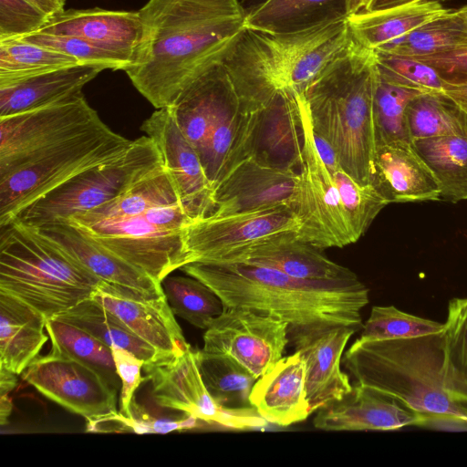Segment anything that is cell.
<instances>
[{
	"label": "cell",
	"instance_id": "52a82bcc",
	"mask_svg": "<svg viewBox=\"0 0 467 467\" xmlns=\"http://www.w3.org/2000/svg\"><path fill=\"white\" fill-rule=\"evenodd\" d=\"M132 140L104 122L56 144L0 179V227L79 172L124 153Z\"/></svg>",
	"mask_w": 467,
	"mask_h": 467
},
{
	"label": "cell",
	"instance_id": "e0dca14e",
	"mask_svg": "<svg viewBox=\"0 0 467 467\" xmlns=\"http://www.w3.org/2000/svg\"><path fill=\"white\" fill-rule=\"evenodd\" d=\"M140 130L157 145L185 213L193 220L213 211V187L199 154L180 130L170 108L157 109Z\"/></svg>",
	"mask_w": 467,
	"mask_h": 467
},
{
	"label": "cell",
	"instance_id": "4dcf8cb0",
	"mask_svg": "<svg viewBox=\"0 0 467 467\" xmlns=\"http://www.w3.org/2000/svg\"><path fill=\"white\" fill-rule=\"evenodd\" d=\"M174 203H181L178 192L170 173L161 165L112 201L66 221L88 226L142 215L150 208Z\"/></svg>",
	"mask_w": 467,
	"mask_h": 467
},
{
	"label": "cell",
	"instance_id": "9f6ffc18",
	"mask_svg": "<svg viewBox=\"0 0 467 467\" xmlns=\"http://www.w3.org/2000/svg\"><path fill=\"white\" fill-rule=\"evenodd\" d=\"M16 384V374L0 367V395L9 394Z\"/></svg>",
	"mask_w": 467,
	"mask_h": 467
},
{
	"label": "cell",
	"instance_id": "6f0895ef",
	"mask_svg": "<svg viewBox=\"0 0 467 467\" xmlns=\"http://www.w3.org/2000/svg\"><path fill=\"white\" fill-rule=\"evenodd\" d=\"M12 409L13 403L8 394L0 395V423L2 426L7 423Z\"/></svg>",
	"mask_w": 467,
	"mask_h": 467
},
{
	"label": "cell",
	"instance_id": "8d00e7d4",
	"mask_svg": "<svg viewBox=\"0 0 467 467\" xmlns=\"http://www.w3.org/2000/svg\"><path fill=\"white\" fill-rule=\"evenodd\" d=\"M412 141L442 136L467 137V114L442 92L421 93L406 109Z\"/></svg>",
	"mask_w": 467,
	"mask_h": 467
},
{
	"label": "cell",
	"instance_id": "681fc988",
	"mask_svg": "<svg viewBox=\"0 0 467 467\" xmlns=\"http://www.w3.org/2000/svg\"><path fill=\"white\" fill-rule=\"evenodd\" d=\"M417 59L435 68L444 79H467V46Z\"/></svg>",
	"mask_w": 467,
	"mask_h": 467
},
{
	"label": "cell",
	"instance_id": "ffe728a7",
	"mask_svg": "<svg viewBox=\"0 0 467 467\" xmlns=\"http://www.w3.org/2000/svg\"><path fill=\"white\" fill-rule=\"evenodd\" d=\"M358 329L341 326L288 334L306 366V391L311 414L351 391L348 374L341 370L342 355Z\"/></svg>",
	"mask_w": 467,
	"mask_h": 467
},
{
	"label": "cell",
	"instance_id": "d590c367",
	"mask_svg": "<svg viewBox=\"0 0 467 467\" xmlns=\"http://www.w3.org/2000/svg\"><path fill=\"white\" fill-rule=\"evenodd\" d=\"M466 46L467 18L460 9H450L384 48L375 51L418 58Z\"/></svg>",
	"mask_w": 467,
	"mask_h": 467
},
{
	"label": "cell",
	"instance_id": "836d02e7",
	"mask_svg": "<svg viewBox=\"0 0 467 467\" xmlns=\"http://www.w3.org/2000/svg\"><path fill=\"white\" fill-rule=\"evenodd\" d=\"M202 380L215 402L225 410H255L250 394L256 378L233 358L220 353L196 349Z\"/></svg>",
	"mask_w": 467,
	"mask_h": 467
},
{
	"label": "cell",
	"instance_id": "4fadbf2b",
	"mask_svg": "<svg viewBox=\"0 0 467 467\" xmlns=\"http://www.w3.org/2000/svg\"><path fill=\"white\" fill-rule=\"evenodd\" d=\"M288 327L261 311L224 306L205 330L202 349L233 358L258 379L283 358Z\"/></svg>",
	"mask_w": 467,
	"mask_h": 467
},
{
	"label": "cell",
	"instance_id": "60d3db41",
	"mask_svg": "<svg viewBox=\"0 0 467 467\" xmlns=\"http://www.w3.org/2000/svg\"><path fill=\"white\" fill-rule=\"evenodd\" d=\"M419 94L421 92L388 81L378 72L374 97L377 145L413 142L409 132L406 109L410 101Z\"/></svg>",
	"mask_w": 467,
	"mask_h": 467
},
{
	"label": "cell",
	"instance_id": "ac0fdd59",
	"mask_svg": "<svg viewBox=\"0 0 467 467\" xmlns=\"http://www.w3.org/2000/svg\"><path fill=\"white\" fill-rule=\"evenodd\" d=\"M299 182L294 170L266 165L253 156L235 164L213 189V211L225 215L277 206L293 208Z\"/></svg>",
	"mask_w": 467,
	"mask_h": 467
},
{
	"label": "cell",
	"instance_id": "ee69618b",
	"mask_svg": "<svg viewBox=\"0 0 467 467\" xmlns=\"http://www.w3.org/2000/svg\"><path fill=\"white\" fill-rule=\"evenodd\" d=\"M374 52L378 72L388 81L421 93L442 92L444 78L432 67L414 57Z\"/></svg>",
	"mask_w": 467,
	"mask_h": 467
},
{
	"label": "cell",
	"instance_id": "5b68a950",
	"mask_svg": "<svg viewBox=\"0 0 467 467\" xmlns=\"http://www.w3.org/2000/svg\"><path fill=\"white\" fill-rule=\"evenodd\" d=\"M350 41L348 20L292 34L245 27L221 62L242 106L257 109L280 91L303 94Z\"/></svg>",
	"mask_w": 467,
	"mask_h": 467
},
{
	"label": "cell",
	"instance_id": "94428289",
	"mask_svg": "<svg viewBox=\"0 0 467 467\" xmlns=\"http://www.w3.org/2000/svg\"><path fill=\"white\" fill-rule=\"evenodd\" d=\"M460 10L467 18V5L462 6V8H460Z\"/></svg>",
	"mask_w": 467,
	"mask_h": 467
},
{
	"label": "cell",
	"instance_id": "1f68e13d",
	"mask_svg": "<svg viewBox=\"0 0 467 467\" xmlns=\"http://www.w3.org/2000/svg\"><path fill=\"white\" fill-rule=\"evenodd\" d=\"M413 145L439 183L441 201L467 200V137L420 139Z\"/></svg>",
	"mask_w": 467,
	"mask_h": 467
},
{
	"label": "cell",
	"instance_id": "680465c9",
	"mask_svg": "<svg viewBox=\"0 0 467 467\" xmlns=\"http://www.w3.org/2000/svg\"><path fill=\"white\" fill-rule=\"evenodd\" d=\"M246 16L254 11L268 0H239Z\"/></svg>",
	"mask_w": 467,
	"mask_h": 467
},
{
	"label": "cell",
	"instance_id": "4316f807",
	"mask_svg": "<svg viewBox=\"0 0 467 467\" xmlns=\"http://www.w3.org/2000/svg\"><path fill=\"white\" fill-rule=\"evenodd\" d=\"M102 70L80 63L0 84V117L39 109L80 93Z\"/></svg>",
	"mask_w": 467,
	"mask_h": 467
},
{
	"label": "cell",
	"instance_id": "277c9868",
	"mask_svg": "<svg viewBox=\"0 0 467 467\" xmlns=\"http://www.w3.org/2000/svg\"><path fill=\"white\" fill-rule=\"evenodd\" d=\"M443 331L410 338L357 339L342 357V365L356 383L399 400L421 416L425 426L467 428V410L444 387Z\"/></svg>",
	"mask_w": 467,
	"mask_h": 467
},
{
	"label": "cell",
	"instance_id": "cb8c5ba5",
	"mask_svg": "<svg viewBox=\"0 0 467 467\" xmlns=\"http://www.w3.org/2000/svg\"><path fill=\"white\" fill-rule=\"evenodd\" d=\"M217 263L248 264L306 280L358 277L350 269L328 259L318 251V248L298 240L296 234L272 236L257 244L235 252Z\"/></svg>",
	"mask_w": 467,
	"mask_h": 467
},
{
	"label": "cell",
	"instance_id": "11a10c76",
	"mask_svg": "<svg viewBox=\"0 0 467 467\" xmlns=\"http://www.w3.org/2000/svg\"><path fill=\"white\" fill-rule=\"evenodd\" d=\"M36 7L39 8L50 18L62 13L65 10L66 0H26Z\"/></svg>",
	"mask_w": 467,
	"mask_h": 467
},
{
	"label": "cell",
	"instance_id": "d4e9b609",
	"mask_svg": "<svg viewBox=\"0 0 467 467\" xmlns=\"http://www.w3.org/2000/svg\"><path fill=\"white\" fill-rule=\"evenodd\" d=\"M250 401L267 423L286 427L310 414L306 391V366L299 351L280 358L258 378Z\"/></svg>",
	"mask_w": 467,
	"mask_h": 467
},
{
	"label": "cell",
	"instance_id": "9c48e42d",
	"mask_svg": "<svg viewBox=\"0 0 467 467\" xmlns=\"http://www.w3.org/2000/svg\"><path fill=\"white\" fill-rule=\"evenodd\" d=\"M101 122L82 92L39 109L0 117V179L47 149Z\"/></svg>",
	"mask_w": 467,
	"mask_h": 467
},
{
	"label": "cell",
	"instance_id": "6da1fadb",
	"mask_svg": "<svg viewBox=\"0 0 467 467\" xmlns=\"http://www.w3.org/2000/svg\"><path fill=\"white\" fill-rule=\"evenodd\" d=\"M139 13L141 39L124 71L156 109L171 107L246 27L239 0H149Z\"/></svg>",
	"mask_w": 467,
	"mask_h": 467
},
{
	"label": "cell",
	"instance_id": "816d5d0a",
	"mask_svg": "<svg viewBox=\"0 0 467 467\" xmlns=\"http://www.w3.org/2000/svg\"><path fill=\"white\" fill-rule=\"evenodd\" d=\"M442 93L467 114V79H444Z\"/></svg>",
	"mask_w": 467,
	"mask_h": 467
},
{
	"label": "cell",
	"instance_id": "e575fe53",
	"mask_svg": "<svg viewBox=\"0 0 467 467\" xmlns=\"http://www.w3.org/2000/svg\"><path fill=\"white\" fill-rule=\"evenodd\" d=\"M46 330L52 345L50 353L88 367L119 394L121 382L109 347L85 330L57 318L47 320Z\"/></svg>",
	"mask_w": 467,
	"mask_h": 467
},
{
	"label": "cell",
	"instance_id": "db71d44e",
	"mask_svg": "<svg viewBox=\"0 0 467 467\" xmlns=\"http://www.w3.org/2000/svg\"><path fill=\"white\" fill-rule=\"evenodd\" d=\"M445 0H368L363 10L365 11H377L400 5L421 2H440ZM361 11V10H360Z\"/></svg>",
	"mask_w": 467,
	"mask_h": 467
},
{
	"label": "cell",
	"instance_id": "f546056e",
	"mask_svg": "<svg viewBox=\"0 0 467 467\" xmlns=\"http://www.w3.org/2000/svg\"><path fill=\"white\" fill-rule=\"evenodd\" d=\"M449 10L440 2H421L377 11L361 10L348 16V25L357 43L379 50Z\"/></svg>",
	"mask_w": 467,
	"mask_h": 467
},
{
	"label": "cell",
	"instance_id": "f35d334b",
	"mask_svg": "<svg viewBox=\"0 0 467 467\" xmlns=\"http://www.w3.org/2000/svg\"><path fill=\"white\" fill-rule=\"evenodd\" d=\"M161 286L173 314L198 328L206 330L224 310L217 294L192 276L169 275Z\"/></svg>",
	"mask_w": 467,
	"mask_h": 467
},
{
	"label": "cell",
	"instance_id": "8fae6325",
	"mask_svg": "<svg viewBox=\"0 0 467 467\" xmlns=\"http://www.w3.org/2000/svg\"><path fill=\"white\" fill-rule=\"evenodd\" d=\"M151 395L162 408L183 412L208 424L233 430L264 427L267 421L256 410L233 411L219 406L209 393L200 372L196 349L158 358L143 365Z\"/></svg>",
	"mask_w": 467,
	"mask_h": 467
},
{
	"label": "cell",
	"instance_id": "d6a6232c",
	"mask_svg": "<svg viewBox=\"0 0 467 467\" xmlns=\"http://www.w3.org/2000/svg\"><path fill=\"white\" fill-rule=\"evenodd\" d=\"M53 318L70 323L109 348L126 349L143 360L144 365L156 358V350L130 331L116 316L93 297L87 298Z\"/></svg>",
	"mask_w": 467,
	"mask_h": 467
},
{
	"label": "cell",
	"instance_id": "ab89813d",
	"mask_svg": "<svg viewBox=\"0 0 467 467\" xmlns=\"http://www.w3.org/2000/svg\"><path fill=\"white\" fill-rule=\"evenodd\" d=\"M80 63L71 56L20 38L0 41V84Z\"/></svg>",
	"mask_w": 467,
	"mask_h": 467
},
{
	"label": "cell",
	"instance_id": "b9f144b4",
	"mask_svg": "<svg viewBox=\"0 0 467 467\" xmlns=\"http://www.w3.org/2000/svg\"><path fill=\"white\" fill-rule=\"evenodd\" d=\"M362 328L359 341H377L441 333L444 324L405 313L394 306H375Z\"/></svg>",
	"mask_w": 467,
	"mask_h": 467
},
{
	"label": "cell",
	"instance_id": "8992f818",
	"mask_svg": "<svg viewBox=\"0 0 467 467\" xmlns=\"http://www.w3.org/2000/svg\"><path fill=\"white\" fill-rule=\"evenodd\" d=\"M0 291L50 319L89 298L102 281L38 228L1 226Z\"/></svg>",
	"mask_w": 467,
	"mask_h": 467
},
{
	"label": "cell",
	"instance_id": "f1b7e54d",
	"mask_svg": "<svg viewBox=\"0 0 467 467\" xmlns=\"http://www.w3.org/2000/svg\"><path fill=\"white\" fill-rule=\"evenodd\" d=\"M353 0H268L246 16V27L272 34L299 33L348 20Z\"/></svg>",
	"mask_w": 467,
	"mask_h": 467
},
{
	"label": "cell",
	"instance_id": "f907efd6",
	"mask_svg": "<svg viewBox=\"0 0 467 467\" xmlns=\"http://www.w3.org/2000/svg\"><path fill=\"white\" fill-rule=\"evenodd\" d=\"M142 215L148 222L170 231H184L193 222L181 203L153 207Z\"/></svg>",
	"mask_w": 467,
	"mask_h": 467
},
{
	"label": "cell",
	"instance_id": "ba28073f",
	"mask_svg": "<svg viewBox=\"0 0 467 467\" xmlns=\"http://www.w3.org/2000/svg\"><path fill=\"white\" fill-rule=\"evenodd\" d=\"M161 165L155 142L141 136L120 156L66 181L28 205L14 221L39 228L82 215L124 193Z\"/></svg>",
	"mask_w": 467,
	"mask_h": 467
},
{
	"label": "cell",
	"instance_id": "7bdbcfd3",
	"mask_svg": "<svg viewBox=\"0 0 467 467\" xmlns=\"http://www.w3.org/2000/svg\"><path fill=\"white\" fill-rule=\"evenodd\" d=\"M341 202L358 240L388 204L372 185H363L341 167L331 172Z\"/></svg>",
	"mask_w": 467,
	"mask_h": 467
},
{
	"label": "cell",
	"instance_id": "7c38bea8",
	"mask_svg": "<svg viewBox=\"0 0 467 467\" xmlns=\"http://www.w3.org/2000/svg\"><path fill=\"white\" fill-rule=\"evenodd\" d=\"M301 221L286 205L225 215H208L184 230L191 262H222L272 236L296 234Z\"/></svg>",
	"mask_w": 467,
	"mask_h": 467
},
{
	"label": "cell",
	"instance_id": "f5cc1de1",
	"mask_svg": "<svg viewBox=\"0 0 467 467\" xmlns=\"http://www.w3.org/2000/svg\"><path fill=\"white\" fill-rule=\"evenodd\" d=\"M312 131L317 150L328 171L333 172L340 168L337 155L332 145L325 138L316 133L313 129Z\"/></svg>",
	"mask_w": 467,
	"mask_h": 467
},
{
	"label": "cell",
	"instance_id": "603a6c76",
	"mask_svg": "<svg viewBox=\"0 0 467 467\" xmlns=\"http://www.w3.org/2000/svg\"><path fill=\"white\" fill-rule=\"evenodd\" d=\"M370 185L388 204L441 201L439 183L413 142L378 144Z\"/></svg>",
	"mask_w": 467,
	"mask_h": 467
},
{
	"label": "cell",
	"instance_id": "7402d4cb",
	"mask_svg": "<svg viewBox=\"0 0 467 467\" xmlns=\"http://www.w3.org/2000/svg\"><path fill=\"white\" fill-rule=\"evenodd\" d=\"M38 32L84 39L115 55L128 67L140 45L142 25L139 11H113L99 7L65 9L49 18Z\"/></svg>",
	"mask_w": 467,
	"mask_h": 467
},
{
	"label": "cell",
	"instance_id": "2e32d148",
	"mask_svg": "<svg viewBox=\"0 0 467 467\" xmlns=\"http://www.w3.org/2000/svg\"><path fill=\"white\" fill-rule=\"evenodd\" d=\"M91 297L150 344L158 358L181 354L191 346L163 290L145 292L101 281Z\"/></svg>",
	"mask_w": 467,
	"mask_h": 467
},
{
	"label": "cell",
	"instance_id": "44dd1931",
	"mask_svg": "<svg viewBox=\"0 0 467 467\" xmlns=\"http://www.w3.org/2000/svg\"><path fill=\"white\" fill-rule=\"evenodd\" d=\"M324 431H394L425 426L424 419L399 400L355 383L342 399L319 409L313 420Z\"/></svg>",
	"mask_w": 467,
	"mask_h": 467
},
{
	"label": "cell",
	"instance_id": "83f0119b",
	"mask_svg": "<svg viewBox=\"0 0 467 467\" xmlns=\"http://www.w3.org/2000/svg\"><path fill=\"white\" fill-rule=\"evenodd\" d=\"M47 320L26 303L0 291V367L23 373L48 339Z\"/></svg>",
	"mask_w": 467,
	"mask_h": 467
},
{
	"label": "cell",
	"instance_id": "7a4b0ae2",
	"mask_svg": "<svg viewBox=\"0 0 467 467\" xmlns=\"http://www.w3.org/2000/svg\"><path fill=\"white\" fill-rule=\"evenodd\" d=\"M181 269L213 289L224 306L251 308L287 322L288 334L363 327L368 289L358 277L306 280L243 263L191 262Z\"/></svg>",
	"mask_w": 467,
	"mask_h": 467
},
{
	"label": "cell",
	"instance_id": "c3c4849f",
	"mask_svg": "<svg viewBox=\"0 0 467 467\" xmlns=\"http://www.w3.org/2000/svg\"><path fill=\"white\" fill-rule=\"evenodd\" d=\"M110 348L116 370L121 382L119 411L123 416L130 417L135 391L140 383L145 380L141 376L144 362L126 349L116 347Z\"/></svg>",
	"mask_w": 467,
	"mask_h": 467
},
{
	"label": "cell",
	"instance_id": "30bf717a",
	"mask_svg": "<svg viewBox=\"0 0 467 467\" xmlns=\"http://www.w3.org/2000/svg\"><path fill=\"white\" fill-rule=\"evenodd\" d=\"M304 150L293 209L301 221L296 237L318 249L343 247L358 241L333 176L321 160L303 96Z\"/></svg>",
	"mask_w": 467,
	"mask_h": 467
},
{
	"label": "cell",
	"instance_id": "f6af8a7d",
	"mask_svg": "<svg viewBox=\"0 0 467 467\" xmlns=\"http://www.w3.org/2000/svg\"><path fill=\"white\" fill-rule=\"evenodd\" d=\"M20 39L55 49L81 63L95 65L103 69L125 70L127 67V64L115 55L76 36L36 32Z\"/></svg>",
	"mask_w": 467,
	"mask_h": 467
},
{
	"label": "cell",
	"instance_id": "bcb514c9",
	"mask_svg": "<svg viewBox=\"0 0 467 467\" xmlns=\"http://www.w3.org/2000/svg\"><path fill=\"white\" fill-rule=\"evenodd\" d=\"M49 18L26 0H0V41L36 33Z\"/></svg>",
	"mask_w": 467,
	"mask_h": 467
},
{
	"label": "cell",
	"instance_id": "7dc6e473",
	"mask_svg": "<svg viewBox=\"0 0 467 467\" xmlns=\"http://www.w3.org/2000/svg\"><path fill=\"white\" fill-rule=\"evenodd\" d=\"M130 412L131 415L130 417H125L119 411L111 418L99 422L114 423L119 425L118 430L142 434L168 433L174 431L190 430L196 428L199 420L190 415H186L185 418L179 420L154 418L148 414L144 409L136 402L135 399L132 401Z\"/></svg>",
	"mask_w": 467,
	"mask_h": 467
},
{
	"label": "cell",
	"instance_id": "5bb4252c",
	"mask_svg": "<svg viewBox=\"0 0 467 467\" xmlns=\"http://www.w3.org/2000/svg\"><path fill=\"white\" fill-rule=\"evenodd\" d=\"M79 227L121 259L161 284L174 270L190 263L184 231L160 228L148 222L143 215Z\"/></svg>",
	"mask_w": 467,
	"mask_h": 467
},
{
	"label": "cell",
	"instance_id": "3957f363",
	"mask_svg": "<svg viewBox=\"0 0 467 467\" xmlns=\"http://www.w3.org/2000/svg\"><path fill=\"white\" fill-rule=\"evenodd\" d=\"M374 50L351 41L303 93L313 130L334 148L341 168L371 184L376 153Z\"/></svg>",
	"mask_w": 467,
	"mask_h": 467
},
{
	"label": "cell",
	"instance_id": "484cf974",
	"mask_svg": "<svg viewBox=\"0 0 467 467\" xmlns=\"http://www.w3.org/2000/svg\"><path fill=\"white\" fill-rule=\"evenodd\" d=\"M38 229L102 281L145 292L162 290L161 283L121 259L72 222L60 221Z\"/></svg>",
	"mask_w": 467,
	"mask_h": 467
},
{
	"label": "cell",
	"instance_id": "91938a15",
	"mask_svg": "<svg viewBox=\"0 0 467 467\" xmlns=\"http://www.w3.org/2000/svg\"><path fill=\"white\" fill-rule=\"evenodd\" d=\"M368 0H353L354 13L363 10Z\"/></svg>",
	"mask_w": 467,
	"mask_h": 467
},
{
	"label": "cell",
	"instance_id": "74e56055",
	"mask_svg": "<svg viewBox=\"0 0 467 467\" xmlns=\"http://www.w3.org/2000/svg\"><path fill=\"white\" fill-rule=\"evenodd\" d=\"M444 387L451 400L467 410V298H453L444 323Z\"/></svg>",
	"mask_w": 467,
	"mask_h": 467
},
{
	"label": "cell",
	"instance_id": "9a60e30c",
	"mask_svg": "<svg viewBox=\"0 0 467 467\" xmlns=\"http://www.w3.org/2000/svg\"><path fill=\"white\" fill-rule=\"evenodd\" d=\"M25 381L43 396L82 416L88 424L117 414L118 394L93 369L70 358L38 356L23 372Z\"/></svg>",
	"mask_w": 467,
	"mask_h": 467
},
{
	"label": "cell",
	"instance_id": "d6986e66",
	"mask_svg": "<svg viewBox=\"0 0 467 467\" xmlns=\"http://www.w3.org/2000/svg\"><path fill=\"white\" fill-rule=\"evenodd\" d=\"M304 142L303 94L283 90L259 108L248 156L272 167L297 171Z\"/></svg>",
	"mask_w": 467,
	"mask_h": 467
}]
</instances>
